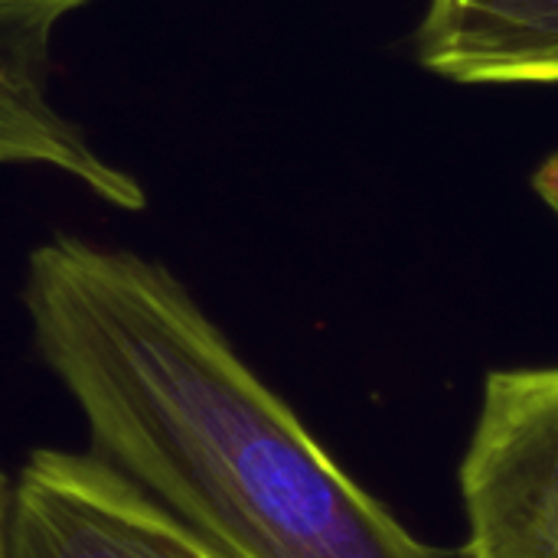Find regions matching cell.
I'll return each instance as SVG.
<instances>
[{"mask_svg":"<svg viewBox=\"0 0 558 558\" xmlns=\"http://www.w3.org/2000/svg\"><path fill=\"white\" fill-rule=\"evenodd\" d=\"M33 347L88 451L226 558H448L360 487L160 265L78 235L26 258Z\"/></svg>","mask_w":558,"mask_h":558,"instance_id":"obj_1","label":"cell"},{"mask_svg":"<svg viewBox=\"0 0 558 558\" xmlns=\"http://www.w3.org/2000/svg\"><path fill=\"white\" fill-rule=\"evenodd\" d=\"M458 494L464 558H558V366L484 376Z\"/></svg>","mask_w":558,"mask_h":558,"instance_id":"obj_2","label":"cell"},{"mask_svg":"<svg viewBox=\"0 0 558 558\" xmlns=\"http://www.w3.org/2000/svg\"><path fill=\"white\" fill-rule=\"evenodd\" d=\"M0 558L226 556L88 448H36L7 484Z\"/></svg>","mask_w":558,"mask_h":558,"instance_id":"obj_3","label":"cell"},{"mask_svg":"<svg viewBox=\"0 0 558 558\" xmlns=\"http://www.w3.org/2000/svg\"><path fill=\"white\" fill-rule=\"evenodd\" d=\"M92 0H0V163L72 177L118 209H144L134 173L105 160L49 98V46L62 16Z\"/></svg>","mask_w":558,"mask_h":558,"instance_id":"obj_4","label":"cell"},{"mask_svg":"<svg viewBox=\"0 0 558 558\" xmlns=\"http://www.w3.org/2000/svg\"><path fill=\"white\" fill-rule=\"evenodd\" d=\"M415 52L464 85H558V0H425Z\"/></svg>","mask_w":558,"mask_h":558,"instance_id":"obj_5","label":"cell"},{"mask_svg":"<svg viewBox=\"0 0 558 558\" xmlns=\"http://www.w3.org/2000/svg\"><path fill=\"white\" fill-rule=\"evenodd\" d=\"M536 190H539V196L558 213V154L556 157H549V160L536 170Z\"/></svg>","mask_w":558,"mask_h":558,"instance_id":"obj_6","label":"cell"},{"mask_svg":"<svg viewBox=\"0 0 558 558\" xmlns=\"http://www.w3.org/2000/svg\"><path fill=\"white\" fill-rule=\"evenodd\" d=\"M7 484H10V481L0 474V530H3V510H7Z\"/></svg>","mask_w":558,"mask_h":558,"instance_id":"obj_7","label":"cell"}]
</instances>
